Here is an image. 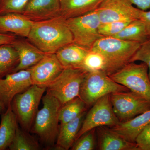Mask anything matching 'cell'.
Listing matches in <instances>:
<instances>
[{
    "mask_svg": "<svg viewBox=\"0 0 150 150\" xmlns=\"http://www.w3.org/2000/svg\"><path fill=\"white\" fill-rule=\"evenodd\" d=\"M28 38L46 54H56L60 48L73 42L72 34L66 19L61 16L33 21Z\"/></svg>",
    "mask_w": 150,
    "mask_h": 150,
    "instance_id": "1",
    "label": "cell"
},
{
    "mask_svg": "<svg viewBox=\"0 0 150 150\" xmlns=\"http://www.w3.org/2000/svg\"><path fill=\"white\" fill-rule=\"evenodd\" d=\"M141 43L103 36L97 40L90 50L100 53L106 62L105 73L108 76L131 62Z\"/></svg>",
    "mask_w": 150,
    "mask_h": 150,
    "instance_id": "2",
    "label": "cell"
},
{
    "mask_svg": "<svg viewBox=\"0 0 150 150\" xmlns=\"http://www.w3.org/2000/svg\"><path fill=\"white\" fill-rule=\"evenodd\" d=\"M43 106L38 110L30 132L37 135L46 145H54L59 134V112L62 104L56 98L46 93L42 97Z\"/></svg>",
    "mask_w": 150,
    "mask_h": 150,
    "instance_id": "3",
    "label": "cell"
},
{
    "mask_svg": "<svg viewBox=\"0 0 150 150\" xmlns=\"http://www.w3.org/2000/svg\"><path fill=\"white\" fill-rule=\"evenodd\" d=\"M46 87L33 84L22 93L16 95L11 103V107L21 128L30 132L32 129L38 106Z\"/></svg>",
    "mask_w": 150,
    "mask_h": 150,
    "instance_id": "4",
    "label": "cell"
},
{
    "mask_svg": "<svg viewBox=\"0 0 150 150\" xmlns=\"http://www.w3.org/2000/svg\"><path fill=\"white\" fill-rule=\"evenodd\" d=\"M126 87L115 82L104 72H88L81 86L79 97L87 107L104 96L119 91H129Z\"/></svg>",
    "mask_w": 150,
    "mask_h": 150,
    "instance_id": "5",
    "label": "cell"
},
{
    "mask_svg": "<svg viewBox=\"0 0 150 150\" xmlns=\"http://www.w3.org/2000/svg\"><path fill=\"white\" fill-rule=\"evenodd\" d=\"M88 72L81 68H64L59 76L46 87L47 93L63 105L79 97L81 86Z\"/></svg>",
    "mask_w": 150,
    "mask_h": 150,
    "instance_id": "6",
    "label": "cell"
},
{
    "mask_svg": "<svg viewBox=\"0 0 150 150\" xmlns=\"http://www.w3.org/2000/svg\"><path fill=\"white\" fill-rule=\"evenodd\" d=\"M109 77L130 91L144 97L150 101V80L147 65L142 62L129 63Z\"/></svg>",
    "mask_w": 150,
    "mask_h": 150,
    "instance_id": "7",
    "label": "cell"
},
{
    "mask_svg": "<svg viewBox=\"0 0 150 150\" xmlns=\"http://www.w3.org/2000/svg\"><path fill=\"white\" fill-rule=\"evenodd\" d=\"M66 22L72 34L73 42L89 50L97 40L103 37L98 32L101 23L96 10L81 16L67 19Z\"/></svg>",
    "mask_w": 150,
    "mask_h": 150,
    "instance_id": "8",
    "label": "cell"
},
{
    "mask_svg": "<svg viewBox=\"0 0 150 150\" xmlns=\"http://www.w3.org/2000/svg\"><path fill=\"white\" fill-rule=\"evenodd\" d=\"M114 113L120 122H125L150 109V101L131 91L109 95Z\"/></svg>",
    "mask_w": 150,
    "mask_h": 150,
    "instance_id": "9",
    "label": "cell"
},
{
    "mask_svg": "<svg viewBox=\"0 0 150 150\" xmlns=\"http://www.w3.org/2000/svg\"><path fill=\"white\" fill-rule=\"evenodd\" d=\"M109 95L104 96L97 100L86 113L75 141L92 129L100 126L112 127L120 123L113 111Z\"/></svg>",
    "mask_w": 150,
    "mask_h": 150,
    "instance_id": "10",
    "label": "cell"
},
{
    "mask_svg": "<svg viewBox=\"0 0 150 150\" xmlns=\"http://www.w3.org/2000/svg\"><path fill=\"white\" fill-rule=\"evenodd\" d=\"M100 23L139 19L141 10L129 0H102L96 10Z\"/></svg>",
    "mask_w": 150,
    "mask_h": 150,
    "instance_id": "11",
    "label": "cell"
},
{
    "mask_svg": "<svg viewBox=\"0 0 150 150\" xmlns=\"http://www.w3.org/2000/svg\"><path fill=\"white\" fill-rule=\"evenodd\" d=\"M32 85L28 69L9 74L0 79V102L6 109L16 95L25 91Z\"/></svg>",
    "mask_w": 150,
    "mask_h": 150,
    "instance_id": "12",
    "label": "cell"
},
{
    "mask_svg": "<svg viewBox=\"0 0 150 150\" xmlns=\"http://www.w3.org/2000/svg\"><path fill=\"white\" fill-rule=\"evenodd\" d=\"M64 69L56 54H46L38 63L28 69L33 84L46 87L59 76Z\"/></svg>",
    "mask_w": 150,
    "mask_h": 150,
    "instance_id": "13",
    "label": "cell"
},
{
    "mask_svg": "<svg viewBox=\"0 0 150 150\" xmlns=\"http://www.w3.org/2000/svg\"><path fill=\"white\" fill-rule=\"evenodd\" d=\"M22 14L33 21L61 16L60 0H29Z\"/></svg>",
    "mask_w": 150,
    "mask_h": 150,
    "instance_id": "14",
    "label": "cell"
},
{
    "mask_svg": "<svg viewBox=\"0 0 150 150\" xmlns=\"http://www.w3.org/2000/svg\"><path fill=\"white\" fill-rule=\"evenodd\" d=\"M98 149L100 150H139L136 143L126 141L107 126L96 129Z\"/></svg>",
    "mask_w": 150,
    "mask_h": 150,
    "instance_id": "15",
    "label": "cell"
},
{
    "mask_svg": "<svg viewBox=\"0 0 150 150\" xmlns=\"http://www.w3.org/2000/svg\"><path fill=\"white\" fill-rule=\"evenodd\" d=\"M33 21L21 13H11L0 15V33H13L28 37Z\"/></svg>",
    "mask_w": 150,
    "mask_h": 150,
    "instance_id": "16",
    "label": "cell"
},
{
    "mask_svg": "<svg viewBox=\"0 0 150 150\" xmlns=\"http://www.w3.org/2000/svg\"><path fill=\"white\" fill-rule=\"evenodd\" d=\"M11 44L17 52L19 59V63L13 72L29 69L38 63L46 54L29 41L16 39Z\"/></svg>",
    "mask_w": 150,
    "mask_h": 150,
    "instance_id": "17",
    "label": "cell"
},
{
    "mask_svg": "<svg viewBox=\"0 0 150 150\" xmlns=\"http://www.w3.org/2000/svg\"><path fill=\"white\" fill-rule=\"evenodd\" d=\"M150 123V109L125 121L120 122L110 129L126 141L135 143L138 135Z\"/></svg>",
    "mask_w": 150,
    "mask_h": 150,
    "instance_id": "18",
    "label": "cell"
},
{
    "mask_svg": "<svg viewBox=\"0 0 150 150\" xmlns=\"http://www.w3.org/2000/svg\"><path fill=\"white\" fill-rule=\"evenodd\" d=\"M89 50L73 42L60 48L56 55L64 68L82 69L84 60Z\"/></svg>",
    "mask_w": 150,
    "mask_h": 150,
    "instance_id": "19",
    "label": "cell"
},
{
    "mask_svg": "<svg viewBox=\"0 0 150 150\" xmlns=\"http://www.w3.org/2000/svg\"><path fill=\"white\" fill-rule=\"evenodd\" d=\"M102 0H60L61 16L67 19L96 10Z\"/></svg>",
    "mask_w": 150,
    "mask_h": 150,
    "instance_id": "20",
    "label": "cell"
},
{
    "mask_svg": "<svg viewBox=\"0 0 150 150\" xmlns=\"http://www.w3.org/2000/svg\"><path fill=\"white\" fill-rule=\"evenodd\" d=\"M86 114V111L72 121L60 125L56 141V148L59 150H68L71 148L81 127Z\"/></svg>",
    "mask_w": 150,
    "mask_h": 150,
    "instance_id": "21",
    "label": "cell"
},
{
    "mask_svg": "<svg viewBox=\"0 0 150 150\" xmlns=\"http://www.w3.org/2000/svg\"><path fill=\"white\" fill-rule=\"evenodd\" d=\"M1 115L0 150H5L8 149L14 138L18 122L12 108L11 103Z\"/></svg>",
    "mask_w": 150,
    "mask_h": 150,
    "instance_id": "22",
    "label": "cell"
},
{
    "mask_svg": "<svg viewBox=\"0 0 150 150\" xmlns=\"http://www.w3.org/2000/svg\"><path fill=\"white\" fill-rule=\"evenodd\" d=\"M19 63L18 54L12 44L0 45V79L13 73Z\"/></svg>",
    "mask_w": 150,
    "mask_h": 150,
    "instance_id": "23",
    "label": "cell"
},
{
    "mask_svg": "<svg viewBox=\"0 0 150 150\" xmlns=\"http://www.w3.org/2000/svg\"><path fill=\"white\" fill-rule=\"evenodd\" d=\"M113 37L121 40L142 43L149 38L144 24L140 19L131 21Z\"/></svg>",
    "mask_w": 150,
    "mask_h": 150,
    "instance_id": "24",
    "label": "cell"
},
{
    "mask_svg": "<svg viewBox=\"0 0 150 150\" xmlns=\"http://www.w3.org/2000/svg\"><path fill=\"white\" fill-rule=\"evenodd\" d=\"M85 103L79 97L68 101L62 105L59 112L60 125H63L77 118L86 112L87 108Z\"/></svg>",
    "mask_w": 150,
    "mask_h": 150,
    "instance_id": "25",
    "label": "cell"
},
{
    "mask_svg": "<svg viewBox=\"0 0 150 150\" xmlns=\"http://www.w3.org/2000/svg\"><path fill=\"white\" fill-rule=\"evenodd\" d=\"M19 126L11 144L8 149L10 150H37L40 148L39 143L32 136Z\"/></svg>",
    "mask_w": 150,
    "mask_h": 150,
    "instance_id": "26",
    "label": "cell"
},
{
    "mask_svg": "<svg viewBox=\"0 0 150 150\" xmlns=\"http://www.w3.org/2000/svg\"><path fill=\"white\" fill-rule=\"evenodd\" d=\"M105 68L106 62L102 54L90 50L84 60L82 69L88 72L102 71L105 73Z\"/></svg>",
    "mask_w": 150,
    "mask_h": 150,
    "instance_id": "27",
    "label": "cell"
},
{
    "mask_svg": "<svg viewBox=\"0 0 150 150\" xmlns=\"http://www.w3.org/2000/svg\"><path fill=\"white\" fill-rule=\"evenodd\" d=\"M96 129L86 132L75 141L72 150H93L96 146Z\"/></svg>",
    "mask_w": 150,
    "mask_h": 150,
    "instance_id": "28",
    "label": "cell"
},
{
    "mask_svg": "<svg viewBox=\"0 0 150 150\" xmlns=\"http://www.w3.org/2000/svg\"><path fill=\"white\" fill-rule=\"evenodd\" d=\"M131 21H115L100 23L98 32L103 36L113 37L121 32Z\"/></svg>",
    "mask_w": 150,
    "mask_h": 150,
    "instance_id": "29",
    "label": "cell"
},
{
    "mask_svg": "<svg viewBox=\"0 0 150 150\" xmlns=\"http://www.w3.org/2000/svg\"><path fill=\"white\" fill-rule=\"evenodd\" d=\"M29 0H0V15L11 13H22Z\"/></svg>",
    "mask_w": 150,
    "mask_h": 150,
    "instance_id": "30",
    "label": "cell"
},
{
    "mask_svg": "<svg viewBox=\"0 0 150 150\" xmlns=\"http://www.w3.org/2000/svg\"><path fill=\"white\" fill-rule=\"evenodd\" d=\"M141 61L147 65L150 80V38L141 43L139 49L131 59V62Z\"/></svg>",
    "mask_w": 150,
    "mask_h": 150,
    "instance_id": "31",
    "label": "cell"
},
{
    "mask_svg": "<svg viewBox=\"0 0 150 150\" xmlns=\"http://www.w3.org/2000/svg\"><path fill=\"white\" fill-rule=\"evenodd\" d=\"M135 143L139 150H150V123L138 135Z\"/></svg>",
    "mask_w": 150,
    "mask_h": 150,
    "instance_id": "32",
    "label": "cell"
},
{
    "mask_svg": "<svg viewBox=\"0 0 150 150\" xmlns=\"http://www.w3.org/2000/svg\"><path fill=\"white\" fill-rule=\"evenodd\" d=\"M139 19L144 24L148 36L150 38V10H141Z\"/></svg>",
    "mask_w": 150,
    "mask_h": 150,
    "instance_id": "33",
    "label": "cell"
},
{
    "mask_svg": "<svg viewBox=\"0 0 150 150\" xmlns=\"http://www.w3.org/2000/svg\"><path fill=\"white\" fill-rule=\"evenodd\" d=\"M132 4L136 6L141 10L147 11L150 9V0H129Z\"/></svg>",
    "mask_w": 150,
    "mask_h": 150,
    "instance_id": "34",
    "label": "cell"
},
{
    "mask_svg": "<svg viewBox=\"0 0 150 150\" xmlns=\"http://www.w3.org/2000/svg\"><path fill=\"white\" fill-rule=\"evenodd\" d=\"M16 39V37L13 34L0 33V45L12 44Z\"/></svg>",
    "mask_w": 150,
    "mask_h": 150,
    "instance_id": "35",
    "label": "cell"
},
{
    "mask_svg": "<svg viewBox=\"0 0 150 150\" xmlns=\"http://www.w3.org/2000/svg\"><path fill=\"white\" fill-rule=\"evenodd\" d=\"M6 108L4 107V106L1 104V102H0V114H2L6 110Z\"/></svg>",
    "mask_w": 150,
    "mask_h": 150,
    "instance_id": "36",
    "label": "cell"
}]
</instances>
